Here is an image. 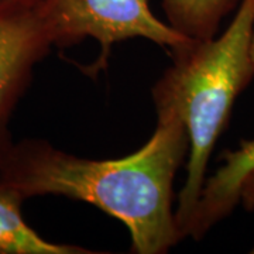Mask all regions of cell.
Instances as JSON below:
<instances>
[{"instance_id":"obj_4","label":"cell","mask_w":254,"mask_h":254,"mask_svg":"<svg viewBox=\"0 0 254 254\" xmlns=\"http://www.w3.org/2000/svg\"><path fill=\"white\" fill-rule=\"evenodd\" d=\"M53 46L40 0L0 1V161L13 144L11 113Z\"/></svg>"},{"instance_id":"obj_2","label":"cell","mask_w":254,"mask_h":254,"mask_svg":"<svg viewBox=\"0 0 254 254\" xmlns=\"http://www.w3.org/2000/svg\"><path fill=\"white\" fill-rule=\"evenodd\" d=\"M253 18L254 0H242L220 36L192 40L174 51V64L153 89L157 112L180 119L190 137L187 178L175 209L180 240L199 199L215 144L254 75L249 54Z\"/></svg>"},{"instance_id":"obj_1","label":"cell","mask_w":254,"mask_h":254,"mask_svg":"<svg viewBox=\"0 0 254 254\" xmlns=\"http://www.w3.org/2000/svg\"><path fill=\"white\" fill-rule=\"evenodd\" d=\"M157 116L148 141L123 158H82L38 138L13 143L0 161V185L23 200L63 195L95 205L127 227L133 253H167L180 242L173 184L188 157L190 137L174 115Z\"/></svg>"},{"instance_id":"obj_3","label":"cell","mask_w":254,"mask_h":254,"mask_svg":"<svg viewBox=\"0 0 254 254\" xmlns=\"http://www.w3.org/2000/svg\"><path fill=\"white\" fill-rule=\"evenodd\" d=\"M40 7L54 46H72L86 37L99 41L98 68L106 65L113 44L127 38H147L171 53L192 41L155 17L148 0H40Z\"/></svg>"},{"instance_id":"obj_9","label":"cell","mask_w":254,"mask_h":254,"mask_svg":"<svg viewBox=\"0 0 254 254\" xmlns=\"http://www.w3.org/2000/svg\"><path fill=\"white\" fill-rule=\"evenodd\" d=\"M245 205H247L249 208H252V206H254V190L253 192L247 196V199L245 200Z\"/></svg>"},{"instance_id":"obj_6","label":"cell","mask_w":254,"mask_h":254,"mask_svg":"<svg viewBox=\"0 0 254 254\" xmlns=\"http://www.w3.org/2000/svg\"><path fill=\"white\" fill-rule=\"evenodd\" d=\"M24 200L0 185V254H89L79 246L47 242L26 223L21 215Z\"/></svg>"},{"instance_id":"obj_10","label":"cell","mask_w":254,"mask_h":254,"mask_svg":"<svg viewBox=\"0 0 254 254\" xmlns=\"http://www.w3.org/2000/svg\"><path fill=\"white\" fill-rule=\"evenodd\" d=\"M0 1H4V0H0Z\"/></svg>"},{"instance_id":"obj_8","label":"cell","mask_w":254,"mask_h":254,"mask_svg":"<svg viewBox=\"0 0 254 254\" xmlns=\"http://www.w3.org/2000/svg\"><path fill=\"white\" fill-rule=\"evenodd\" d=\"M249 54L250 60L254 65V18H253V27H252V36H250V46H249Z\"/></svg>"},{"instance_id":"obj_5","label":"cell","mask_w":254,"mask_h":254,"mask_svg":"<svg viewBox=\"0 0 254 254\" xmlns=\"http://www.w3.org/2000/svg\"><path fill=\"white\" fill-rule=\"evenodd\" d=\"M253 185L254 140H243L237 150L227 151L223 165L205 180L199 199L184 230V239H202L233 212Z\"/></svg>"},{"instance_id":"obj_7","label":"cell","mask_w":254,"mask_h":254,"mask_svg":"<svg viewBox=\"0 0 254 254\" xmlns=\"http://www.w3.org/2000/svg\"><path fill=\"white\" fill-rule=\"evenodd\" d=\"M242 0H161L167 23L190 40L218 36L220 23Z\"/></svg>"}]
</instances>
